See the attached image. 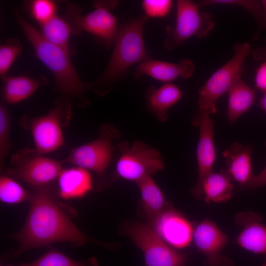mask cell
<instances>
[{
  "instance_id": "obj_1",
  "label": "cell",
  "mask_w": 266,
  "mask_h": 266,
  "mask_svg": "<svg viewBox=\"0 0 266 266\" xmlns=\"http://www.w3.org/2000/svg\"><path fill=\"white\" fill-rule=\"evenodd\" d=\"M30 201L25 223L13 236L19 246L11 257L55 243L67 242L82 245L92 241L63 211L46 185L33 187Z\"/></svg>"
},
{
  "instance_id": "obj_2",
  "label": "cell",
  "mask_w": 266,
  "mask_h": 266,
  "mask_svg": "<svg viewBox=\"0 0 266 266\" xmlns=\"http://www.w3.org/2000/svg\"><path fill=\"white\" fill-rule=\"evenodd\" d=\"M13 11L22 31L34 48L35 56L52 73L57 90L62 95L76 99L80 107L89 105L85 95L89 90H93V83L81 79L72 63L71 55L45 39L40 32L16 9Z\"/></svg>"
},
{
  "instance_id": "obj_3",
  "label": "cell",
  "mask_w": 266,
  "mask_h": 266,
  "mask_svg": "<svg viewBox=\"0 0 266 266\" xmlns=\"http://www.w3.org/2000/svg\"><path fill=\"white\" fill-rule=\"evenodd\" d=\"M148 18L142 15L119 27L107 66L93 84V90L104 95L112 90L133 65L149 58L143 38V28Z\"/></svg>"
},
{
  "instance_id": "obj_4",
  "label": "cell",
  "mask_w": 266,
  "mask_h": 266,
  "mask_svg": "<svg viewBox=\"0 0 266 266\" xmlns=\"http://www.w3.org/2000/svg\"><path fill=\"white\" fill-rule=\"evenodd\" d=\"M71 115L70 98L61 95L47 114L37 117L25 115L21 118V125L31 131L35 149L43 155L64 145L62 128L68 124Z\"/></svg>"
},
{
  "instance_id": "obj_5",
  "label": "cell",
  "mask_w": 266,
  "mask_h": 266,
  "mask_svg": "<svg viewBox=\"0 0 266 266\" xmlns=\"http://www.w3.org/2000/svg\"><path fill=\"white\" fill-rule=\"evenodd\" d=\"M117 0H100L94 2L95 8L85 16L80 5L70 3L66 9L64 19L69 25L72 33L78 34L87 32L100 41L106 48L113 47L119 27L117 18L110 10L116 7Z\"/></svg>"
},
{
  "instance_id": "obj_6",
  "label": "cell",
  "mask_w": 266,
  "mask_h": 266,
  "mask_svg": "<svg viewBox=\"0 0 266 266\" xmlns=\"http://www.w3.org/2000/svg\"><path fill=\"white\" fill-rule=\"evenodd\" d=\"M116 148L119 153L115 171L117 177L136 183L164 168L160 152L142 141H121Z\"/></svg>"
},
{
  "instance_id": "obj_7",
  "label": "cell",
  "mask_w": 266,
  "mask_h": 266,
  "mask_svg": "<svg viewBox=\"0 0 266 266\" xmlns=\"http://www.w3.org/2000/svg\"><path fill=\"white\" fill-rule=\"evenodd\" d=\"M197 3L190 0L176 1L174 26H167L164 48L171 51L192 36L204 37L213 30L215 22L212 14L200 12Z\"/></svg>"
},
{
  "instance_id": "obj_8",
  "label": "cell",
  "mask_w": 266,
  "mask_h": 266,
  "mask_svg": "<svg viewBox=\"0 0 266 266\" xmlns=\"http://www.w3.org/2000/svg\"><path fill=\"white\" fill-rule=\"evenodd\" d=\"M233 49V57L215 71L200 88L199 111L206 112L210 115L215 113L219 98L228 91L236 78L241 74L243 64L251 52V46L248 42L238 43Z\"/></svg>"
},
{
  "instance_id": "obj_9",
  "label": "cell",
  "mask_w": 266,
  "mask_h": 266,
  "mask_svg": "<svg viewBox=\"0 0 266 266\" xmlns=\"http://www.w3.org/2000/svg\"><path fill=\"white\" fill-rule=\"evenodd\" d=\"M99 133L96 139L72 149L63 163H69L103 175L112 160L115 148L114 143L121 135L110 124L100 126Z\"/></svg>"
},
{
  "instance_id": "obj_10",
  "label": "cell",
  "mask_w": 266,
  "mask_h": 266,
  "mask_svg": "<svg viewBox=\"0 0 266 266\" xmlns=\"http://www.w3.org/2000/svg\"><path fill=\"white\" fill-rule=\"evenodd\" d=\"M12 166L7 176L22 180L33 187L45 186L58 178L63 170V161L43 156L36 150L24 149L12 157Z\"/></svg>"
},
{
  "instance_id": "obj_11",
  "label": "cell",
  "mask_w": 266,
  "mask_h": 266,
  "mask_svg": "<svg viewBox=\"0 0 266 266\" xmlns=\"http://www.w3.org/2000/svg\"><path fill=\"white\" fill-rule=\"evenodd\" d=\"M128 233L142 252L145 266H185L186 255L166 243L150 226L135 224Z\"/></svg>"
},
{
  "instance_id": "obj_12",
  "label": "cell",
  "mask_w": 266,
  "mask_h": 266,
  "mask_svg": "<svg viewBox=\"0 0 266 266\" xmlns=\"http://www.w3.org/2000/svg\"><path fill=\"white\" fill-rule=\"evenodd\" d=\"M193 240L206 258V266H234L222 250L227 244V235L213 221L204 219L194 228Z\"/></svg>"
},
{
  "instance_id": "obj_13",
  "label": "cell",
  "mask_w": 266,
  "mask_h": 266,
  "mask_svg": "<svg viewBox=\"0 0 266 266\" xmlns=\"http://www.w3.org/2000/svg\"><path fill=\"white\" fill-rule=\"evenodd\" d=\"M193 122L199 127L200 135L197 149L198 179L192 193L196 198L202 199V181L213 172L216 157L214 143V121L208 113L199 111Z\"/></svg>"
},
{
  "instance_id": "obj_14",
  "label": "cell",
  "mask_w": 266,
  "mask_h": 266,
  "mask_svg": "<svg viewBox=\"0 0 266 266\" xmlns=\"http://www.w3.org/2000/svg\"><path fill=\"white\" fill-rule=\"evenodd\" d=\"M152 223L157 234L175 249L185 248L193 240L194 228L192 224L175 210H164Z\"/></svg>"
},
{
  "instance_id": "obj_15",
  "label": "cell",
  "mask_w": 266,
  "mask_h": 266,
  "mask_svg": "<svg viewBox=\"0 0 266 266\" xmlns=\"http://www.w3.org/2000/svg\"><path fill=\"white\" fill-rule=\"evenodd\" d=\"M195 70L193 62L184 59L177 63L156 60L150 57L138 64L134 72L136 78L150 76L165 83H171L178 78L188 79Z\"/></svg>"
},
{
  "instance_id": "obj_16",
  "label": "cell",
  "mask_w": 266,
  "mask_h": 266,
  "mask_svg": "<svg viewBox=\"0 0 266 266\" xmlns=\"http://www.w3.org/2000/svg\"><path fill=\"white\" fill-rule=\"evenodd\" d=\"M262 220L260 214L251 211L236 215L235 223L243 227L236 238L240 248L255 254H266V226Z\"/></svg>"
},
{
  "instance_id": "obj_17",
  "label": "cell",
  "mask_w": 266,
  "mask_h": 266,
  "mask_svg": "<svg viewBox=\"0 0 266 266\" xmlns=\"http://www.w3.org/2000/svg\"><path fill=\"white\" fill-rule=\"evenodd\" d=\"M184 95L182 90L172 83H165L158 88L151 86L145 93L147 109L161 123L168 120V110Z\"/></svg>"
},
{
  "instance_id": "obj_18",
  "label": "cell",
  "mask_w": 266,
  "mask_h": 266,
  "mask_svg": "<svg viewBox=\"0 0 266 266\" xmlns=\"http://www.w3.org/2000/svg\"><path fill=\"white\" fill-rule=\"evenodd\" d=\"M252 149L238 142L232 144L223 153L226 159L227 174L232 180L245 188L253 175L251 157Z\"/></svg>"
},
{
  "instance_id": "obj_19",
  "label": "cell",
  "mask_w": 266,
  "mask_h": 266,
  "mask_svg": "<svg viewBox=\"0 0 266 266\" xmlns=\"http://www.w3.org/2000/svg\"><path fill=\"white\" fill-rule=\"evenodd\" d=\"M58 184L59 194L65 200L82 198L93 189V179L89 170L77 166L63 169Z\"/></svg>"
},
{
  "instance_id": "obj_20",
  "label": "cell",
  "mask_w": 266,
  "mask_h": 266,
  "mask_svg": "<svg viewBox=\"0 0 266 266\" xmlns=\"http://www.w3.org/2000/svg\"><path fill=\"white\" fill-rule=\"evenodd\" d=\"M1 96L8 104H15L25 100L32 95L41 85H46L48 80L46 76L33 78L24 75L1 77Z\"/></svg>"
},
{
  "instance_id": "obj_21",
  "label": "cell",
  "mask_w": 266,
  "mask_h": 266,
  "mask_svg": "<svg viewBox=\"0 0 266 266\" xmlns=\"http://www.w3.org/2000/svg\"><path fill=\"white\" fill-rule=\"evenodd\" d=\"M228 92L227 118L232 123L254 104L256 94L255 90L242 79L241 75L236 78Z\"/></svg>"
},
{
  "instance_id": "obj_22",
  "label": "cell",
  "mask_w": 266,
  "mask_h": 266,
  "mask_svg": "<svg viewBox=\"0 0 266 266\" xmlns=\"http://www.w3.org/2000/svg\"><path fill=\"white\" fill-rule=\"evenodd\" d=\"M232 179L225 170L212 172L202 181L201 192L207 204L225 202L233 196L234 185Z\"/></svg>"
},
{
  "instance_id": "obj_23",
  "label": "cell",
  "mask_w": 266,
  "mask_h": 266,
  "mask_svg": "<svg viewBox=\"0 0 266 266\" xmlns=\"http://www.w3.org/2000/svg\"><path fill=\"white\" fill-rule=\"evenodd\" d=\"M140 191L146 215L152 222L164 211L165 199L164 194L151 176L136 183Z\"/></svg>"
},
{
  "instance_id": "obj_24",
  "label": "cell",
  "mask_w": 266,
  "mask_h": 266,
  "mask_svg": "<svg viewBox=\"0 0 266 266\" xmlns=\"http://www.w3.org/2000/svg\"><path fill=\"white\" fill-rule=\"evenodd\" d=\"M40 27L39 31L45 39L72 55L73 51L69 42L72 32L64 18L56 14L48 21L40 24Z\"/></svg>"
},
{
  "instance_id": "obj_25",
  "label": "cell",
  "mask_w": 266,
  "mask_h": 266,
  "mask_svg": "<svg viewBox=\"0 0 266 266\" xmlns=\"http://www.w3.org/2000/svg\"><path fill=\"white\" fill-rule=\"evenodd\" d=\"M18 266H97V263L93 259L76 261L59 251L52 249L33 262Z\"/></svg>"
},
{
  "instance_id": "obj_26",
  "label": "cell",
  "mask_w": 266,
  "mask_h": 266,
  "mask_svg": "<svg viewBox=\"0 0 266 266\" xmlns=\"http://www.w3.org/2000/svg\"><path fill=\"white\" fill-rule=\"evenodd\" d=\"M32 193L26 190L12 177L2 175L0 178V200L8 203L15 204L30 200Z\"/></svg>"
},
{
  "instance_id": "obj_27",
  "label": "cell",
  "mask_w": 266,
  "mask_h": 266,
  "mask_svg": "<svg viewBox=\"0 0 266 266\" xmlns=\"http://www.w3.org/2000/svg\"><path fill=\"white\" fill-rule=\"evenodd\" d=\"M27 8L31 17L42 24L56 15L57 5L50 0H33L26 1Z\"/></svg>"
},
{
  "instance_id": "obj_28",
  "label": "cell",
  "mask_w": 266,
  "mask_h": 266,
  "mask_svg": "<svg viewBox=\"0 0 266 266\" xmlns=\"http://www.w3.org/2000/svg\"><path fill=\"white\" fill-rule=\"evenodd\" d=\"M22 51V45L17 38H9L0 46V75H6L15 59Z\"/></svg>"
},
{
  "instance_id": "obj_29",
  "label": "cell",
  "mask_w": 266,
  "mask_h": 266,
  "mask_svg": "<svg viewBox=\"0 0 266 266\" xmlns=\"http://www.w3.org/2000/svg\"><path fill=\"white\" fill-rule=\"evenodd\" d=\"M202 7L216 5H235L247 10L260 25L263 17V8L260 1L254 0H203L197 3Z\"/></svg>"
},
{
  "instance_id": "obj_30",
  "label": "cell",
  "mask_w": 266,
  "mask_h": 266,
  "mask_svg": "<svg viewBox=\"0 0 266 266\" xmlns=\"http://www.w3.org/2000/svg\"><path fill=\"white\" fill-rule=\"evenodd\" d=\"M11 120L8 108L3 104H0V164L3 167L5 158L11 147L10 132Z\"/></svg>"
},
{
  "instance_id": "obj_31",
  "label": "cell",
  "mask_w": 266,
  "mask_h": 266,
  "mask_svg": "<svg viewBox=\"0 0 266 266\" xmlns=\"http://www.w3.org/2000/svg\"><path fill=\"white\" fill-rule=\"evenodd\" d=\"M170 0H143L141 2L144 15L148 18H163L168 15L172 6Z\"/></svg>"
},
{
  "instance_id": "obj_32",
  "label": "cell",
  "mask_w": 266,
  "mask_h": 266,
  "mask_svg": "<svg viewBox=\"0 0 266 266\" xmlns=\"http://www.w3.org/2000/svg\"><path fill=\"white\" fill-rule=\"evenodd\" d=\"M264 61L256 69L255 82L258 89L266 92V57Z\"/></svg>"
},
{
  "instance_id": "obj_33",
  "label": "cell",
  "mask_w": 266,
  "mask_h": 266,
  "mask_svg": "<svg viewBox=\"0 0 266 266\" xmlns=\"http://www.w3.org/2000/svg\"><path fill=\"white\" fill-rule=\"evenodd\" d=\"M265 185H266V166L259 174L253 175L245 189L254 190Z\"/></svg>"
},
{
  "instance_id": "obj_34",
  "label": "cell",
  "mask_w": 266,
  "mask_h": 266,
  "mask_svg": "<svg viewBox=\"0 0 266 266\" xmlns=\"http://www.w3.org/2000/svg\"><path fill=\"white\" fill-rule=\"evenodd\" d=\"M253 56L254 59L257 61L263 60L266 57V45L254 50L253 52Z\"/></svg>"
},
{
  "instance_id": "obj_35",
  "label": "cell",
  "mask_w": 266,
  "mask_h": 266,
  "mask_svg": "<svg viewBox=\"0 0 266 266\" xmlns=\"http://www.w3.org/2000/svg\"><path fill=\"white\" fill-rule=\"evenodd\" d=\"M263 8V17L260 24L259 33L264 29H266V0H260Z\"/></svg>"
},
{
  "instance_id": "obj_36",
  "label": "cell",
  "mask_w": 266,
  "mask_h": 266,
  "mask_svg": "<svg viewBox=\"0 0 266 266\" xmlns=\"http://www.w3.org/2000/svg\"><path fill=\"white\" fill-rule=\"evenodd\" d=\"M259 106L266 113V92L260 99L258 102Z\"/></svg>"
},
{
  "instance_id": "obj_37",
  "label": "cell",
  "mask_w": 266,
  "mask_h": 266,
  "mask_svg": "<svg viewBox=\"0 0 266 266\" xmlns=\"http://www.w3.org/2000/svg\"><path fill=\"white\" fill-rule=\"evenodd\" d=\"M262 266H266V261L264 263Z\"/></svg>"
}]
</instances>
